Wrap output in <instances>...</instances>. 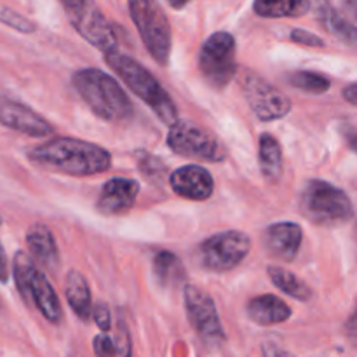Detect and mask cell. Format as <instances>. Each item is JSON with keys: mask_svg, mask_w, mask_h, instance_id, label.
Here are the masks:
<instances>
[{"mask_svg": "<svg viewBox=\"0 0 357 357\" xmlns=\"http://www.w3.org/2000/svg\"><path fill=\"white\" fill-rule=\"evenodd\" d=\"M268 278L271 281L281 289L282 293H286L291 298L298 300V302H309L312 298V289L309 288L305 281H302L300 278H296L293 272L286 271V268L278 267V265H271L267 268Z\"/></svg>", "mask_w": 357, "mask_h": 357, "instance_id": "obj_23", "label": "cell"}, {"mask_svg": "<svg viewBox=\"0 0 357 357\" xmlns=\"http://www.w3.org/2000/svg\"><path fill=\"white\" fill-rule=\"evenodd\" d=\"M0 124L33 138H44L54 132V128L42 115L24 103L0 94Z\"/></svg>", "mask_w": 357, "mask_h": 357, "instance_id": "obj_11", "label": "cell"}, {"mask_svg": "<svg viewBox=\"0 0 357 357\" xmlns=\"http://www.w3.org/2000/svg\"><path fill=\"white\" fill-rule=\"evenodd\" d=\"M246 314L258 326H274L286 323L291 317V307L275 295H260L250 300Z\"/></svg>", "mask_w": 357, "mask_h": 357, "instance_id": "obj_18", "label": "cell"}, {"mask_svg": "<svg viewBox=\"0 0 357 357\" xmlns=\"http://www.w3.org/2000/svg\"><path fill=\"white\" fill-rule=\"evenodd\" d=\"M167 3H169L171 7H173V9H183L185 6H187L188 2H190V0H166Z\"/></svg>", "mask_w": 357, "mask_h": 357, "instance_id": "obj_35", "label": "cell"}, {"mask_svg": "<svg viewBox=\"0 0 357 357\" xmlns=\"http://www.w3.org/2000/svg\"><path fill=\"white\" fill-rule=\"evenodd\" d=\"M26 244L33 260H37L47 272H58L59 250L54 234L44 223H33L26 232Z\"/></svg>", "mask_w": 357, "mask_h": 357, "instance_id": "obj_16", "label": "cell"}, {"mask_svg": "<svg viewBox=\"0 0 357 357\" xmlns=\"http://www.w3.org/2000/svg\"><path fill=\"white\" fill-rule=\"evenodd\" d=\"M303 243V230L295 222H279L268 227L264 234V244L272 258L291 264Z\"/></svg>", "mask_w": 357, "mask_h": 357, "instance_id": "obj_14", "label": "cell"}, {"mask_svg": "<svg viewBox=\"0 0 357 357\" xmlns=\"http://www.w3.org/2000/svg\"><path fill=\"white\" fill-rule=\"evenodd\" d=\"M93 349H94V354L100 356V357L119 356L117 342H115L114 337H110V335H108V331H103L101 335L94 337Z\"/></svg>", "mask_w": 357, "mask_h": 357, "instance_id": "obj_29", "label": "cell"}, {"mask_svg": "<svg viewBox=\"0 0 357 357\" xmlns=\"http://www.w3.org/2000/svg\"><path fill=\"white\" fill-rule=\"evenodd\" d=\"M72 24L91 45L103 51L105 54L117 49V37H115L114 26L108 23L107 17L96 7L87 3L86 9L79 14L77 20L72 21Z\"/></svg>", "mask_w": 357, "mask_h": 357, "instance_id": "obj_15", "label": "cell"}, {"mask_svg": "<svg viewBox=\"0 0 357 357\" xmlns=\"http://www.w3.org/2000/svg\"><path fill=\"white\" fill-rule=\"evenodd\" d=\"M289 84L296 89H302L309 94H323L331 87V80L328 77L316 72L300 70L289 75Z\"/></svg>", "mask_w": 357, "mask_h": 357, "instance_id": "obj_25", "label": "cell"}, {"mask_svg": "<svg viewBox=\"0 0 357 357\" xmlns=\"http://www.w3.org/2000/svg\"><path fill=\"white\" fill-rule=\"evenodd\" d=\"M65 296L70 309L73 310L80 321L91 319V309H93V300H91L89 284L86 278L80 272L70 271L65 279Z\"/></svg>", "mask_w": 357, "mask_h": 357, "instance_id": "obj_19", "label": "cell"}, {"mask_svg": "<svg viewBox=\"0 0 357 357\" xmlns=\"http://www.w3.org/2000/svg\"><path fill=\"white\" fill-rule=\"evenodd\" d=\"M310 0H255L253 9L258 16L279 20V17H302L310 10Z\"/></svg>", "mask_w": 357, "mask_h": 357, "instance_id": "obj_21", "label": "cell"}, {"mask_svg": "<svg viewBox=\"0 0 357 357\" xmlns=\"http://www.w3.org/2000/svg\"><path fill=\"white\" fill-rule=\"evenodd\" d=\"M342 93H344V98L349 101V103L357 105V93H356V84L354 82L349 84V86L345 87V89L342 91Z\"/></svg>", "mask_w": 357, "mask_h": 357, "instance_id": "obj_34", "label": "cell"}, {"mask_svg": "<svg viewBox=\"0 0 357 357\" xmlns=\"http://www.w3.org/2000/svg\"><path fill=\"white\" fill-rule=\"evenodd\" d=\"M128 6L146 51L159 65H167L173 47V33L159 0H128Z\"/></svg>", "mask_w": 357, "mask_h": 357, "instance_id": "obj_5", "label": "cell"}, {"mask_svg": "<svg viewBox=\"0 0 357 357\" xmlns=\"http://www.w3.org/2000/svg\"><path fill=\"white\" fill-rule=\"evenodd\" d=\"M316 9L319 21L331 35L344 40L345 44H356V26L352 23H349L328 0H319Z\"/></svg>", "mask_w": 357, "mask_h": 357, "instance_id": "obj_22", "label": "cell"}, {"mask_svg": "<svg viewBox=\"0 0 357 357\" xmlns=\"http://www.w3.org/2000/svg\"><path fill=\"white\" fill-rule=\"evenodd\" d=\"M300 211L309 222L323 227L342 225L354 216L351 197L323 180L307 181L300 194Z\"/></svg>", "mask_w": 357, "mask_h": 357, "instance_id": "obj_4", "label": "cell"}, {"mask_svg": "<svg viewBox=\"0 0 357 357\" xmlns=\"http://www.w3.org/2000/svg\"><path fill=\"white\" fill-rule=\"evenodd\" d=\"M241 86H243L248 105L260 121H278V119L288 115L291 110L289 98L284 96L279 89H275L274 86L265 82L261 77L255 75L253 72L244 73V77L241 79Z\"/></svg>", "mask_w": 357, "mask_h": 357, "instance_id": "obj_10", "label": "cell"}, {"mask_svg": "<svg viewBox=\"0 0 357 357\" xmlns=\"http://www.w3.org/2000/svg\"><path fill=\"white\" fill-rule=\"evenodd\" d=\"M108 66L117 73L122 79V82L136 94L142 101H145L150 108H152L153 114L159 117V121H162L164 124L171 126L178 119V108L174 105L173 98L167 94V91L164 89L159 84V80L142 65L136 59H132L131 56L121 54V52L115 49V51L107 52L105 54Z\"/></svg>", "mask_w": 357, "mask_h": 357, "instance_id": "obj_3", "label": "cell"}, {"mask_svg": "<svg viewBox=\"0 0 357 357\" xmlns=\"http://www.w3.org/2000/svg\"><path fill=\"white\" fill-rule=\"evenodd\" d=\"M9 281V260H7L6 250H3L2 243H0V282L6 284Z\"/></svg>", "mask_w": 357, "mask_h": 357, "instance_id": "obj_33", "label": "cell"}, {"mask_svg": "<svg viewBox=\"0 0 357 357\" xmlns=\"http://www.w3.org/2000/svg\"><path fill=\"white\" fill-rule=\"evenodd\" d=\"M136 159H138L139 171H142V174L146 180L153 181L155 185H164L167 178V167L166 164H162L159 157L152 155L149 152H138L136 153Z\"/></svg>", "mask_w": 357, "mask_h": 357, "instance_id": "obj_27", "label": "cell"}, {"mask_svg": "<svg viewBox=\"0 0 357 357\" xmlns=\"http://www.w3.org/2000/svg\"><path fill=\"white\" fill-rule=\"evenodd\" d=\"M0 23L7 24V26H10L13 30L21 31V33H33V31L37 30V26H35L28 17L21 16V14L14 13L13 9L3 6H0Z\"/></svg>", "mask_w": 357, "mask_h": 357, "instance_id": "obj_28", "label": "cell"}, {"mask_svg": "<svg viewBox=\"0 0 357 357\" xmlns=\"http://www.w3.org/2000/svg\"><path fill=\"white\" fill-rule=\"evenodd\" d=\"M258 166L268 181H278L282 174L281 143L271 132H261L258 139Z\"/></svg>", "mask_w": 357, "mask_h": 357, "instance_id": "obj_20", "label": "cell"}, {"mask_svg": "<svg viewBox=\"0 0 357 357\" xmlns=\"http://www.w3.org/2000/svg\"><path fill=\"white\" fill-rule=\"evenodd\" d=\"M236 38L229 31H216L202 44L199 70L209 86L222 89L237 73Z\"/></svg>", "mask_w": 357, "mask_h": 357, "instance_id": "obj_8", "label": "cell"}, {"mask_svg": "<svg viewBox=\"0 0 357 357\" xmlns=\"http://www.w3.org/2000/svg\"><path fill=\"white\" fill-rule=\"evenodd\" d=\"M28 157L33 164L68 176H94L112 166V153L107 149L75 138H52L31 146Z\"/></svg>", "mask_w": 357, "mask_h": 357, "instance_id": "obj_1", "label": "cell"}, {"mask_svg": "<svg viewBox=\"0 0 357 357\" xmlns=\"http://www.w3.org/2000/svg\"><path fill=\"white\" fill-rule=\"evenodd\" d=\"M139 194V183L131 178H112L101 187L96 209L103 216H121L135 206Z\"/></svg>", "mask_w": 357, "mask_h": 357, "instance_id": "obj_13", "label": "cell"}, {"mask_svg": "<svg viewBox=\"0 0 357 357\" xmlns=\"http://www.w3.org/2000/svg\"><path fill=\"white\" fill-rule=\"evenodd\" d=\"M0 225H2V218H0Z\"/></svg>", "mask_w": 357, "mask_h": 357, "instance_id": "obj_36", "label": "cell"}, {"mask_svg": "<svg viewBox=\"0 0 357 357\" xmlns=\"http://www.w3.org/2000/svg\"><path fill=\"white\" fill-rule=\"evenodd\" d=\"M28 296H30V303H33L38 309V312L52 324H58L63 317L61 303H59L58 295H56L54 288L42 274L37 267L31 272L30 284H28Z\"/></svg>", "mask_w": 357, "mask_h": 357, "instance_id": "obj_17", "label": "cell"}, {"mask_svg": "<svg viewBox=\"0 0 357 357\" xmlns=\"http://www.w3.org/2000/svg\"><path fill=\"white\" fill-rule=\"evenodd\" d=\"M167 146L174 153L201 162H223L227 152L211 131L194 121H174L167 132Z\"/></svg>", "mask_w": 357, "mask_h": 357, "instance_id": "obj_6", "label": "cell"}, {"mask_svg": "<svg viewBox=\"0 0 357 357\" xmlns=\"http://www.w3.org/2000/svg\"><path fill=\"white\" fill-rule=\"evenodd\" d=\"M35 271V264L26 253L23 251H17L14 255L13 260V274H14V281H16V288L20 291V296L24 300L26 303H30V296H28V284H30V278L31 272Z\"/></svg>", "mask_w": 357, "mask_h": 357, "instance_id": "obj_26", "label": "cell"}, {"mask_svg": "<svg viewBox=\"0 0 357 357\" xmlns=\"http://www.w3.org/2000/svg\"><path fill=\"white\" fill-rule=\"evenodd\" d=\"M91 317L94 319L96 326L103 331H110L112 328V317H110V310L105 303L98 302L94 303L93 309H91Z\"/></svg>", "mask_w": 357, "mask_h": 357, "instance_id": "obj_31", "label": "cell"}, {"mask_svg": "<svg viewBox=\"0 0 357 357\" xmlns=\"http://www.w3.org/2000/svg\"><path fill=\"white\" fill-rule=\"evenodd\" d=\"M59 2H61L63 9H65L66 16H68L70 21L77 20L79 14L82 13L87 6V0H59Z\"/></svg>", "mask_w": 357, "mask_h": 357, "instance_id": "obj_32", "label": "cell"}, {"mask_svg": "<svg viewBox=\"0 0 357 357\" xmlns=\"http://www.w3.org/2000/svg\"><path fill=\"white\" fill-rule=\"evenodd\" d=\"M251 251V239L241 230H225L202 241L197 248V261L202 268L223 274L243 264Z\"/></svg>", "mask_w": 357, "mask_h": 357, "instance_id": "obj_7", "label": "cell"}, {"mask_svg": "<svg viewBox=\"0 0 357 357\" xmlns=\"http://www.w3.org/2000/svg\"><path fill=\"white\" fill-rule=\"evenodd\" d=\"M153 278L159 282L162 288L167 286L178 284L181 279L185 278V268L181 265L180 258L176 255L169 253V251H159L153 258Z\"/></svg>", "mask_w": 357, "mask_h": 357, "instance_id": "obj_24", "label": "cell"}, {"mask_svg": "<svg viewBox=\"0 0 357 357\" xmlns=\"http://www.w3.org/2000/svg\"><path fill=\"white\" fill-rule=\"evenodd\" d=\"M73 89L89 105L91 110L108 122L131 119L132 103L121 84L98 68H82L73 73Z\"/></svg>", "mask_w": 357, "mask_h": 357, "instance_id": "obj_2", "label": "cell"}, {"mask_svg": "<svg viewBox=\"0 0 357 357\" xmlns=\"http://www.w3.org/2000/svg\"><path fill=\"white\" fill-rule=\"evenodd\" d=\"M183 296L188 321H190L192 328L199 335V338L208 347L222 345L227 337L211 295L206 293L204 289L197 288V286H187Z\"/></svg>", "mask_w": 357, "mask_h": 357, "instance_id": "obj_9", "label": "cell"}, {"mask_svg": "<svg viewBox=\"0 0 357 357\" xmlns=\"http://www.w3.org/2000/svg\"><path fill=\"white\" fill-rule=\"evenodd\" d=\"M289 40L295 42V44L305 45V47H324L323 38L317 37L312 31L302 30V28H293L289 31Z\"/></svg>", "mask_w": 357, "mask_h": 357, "instance_id": "obj_30", "label": "cell"}, {"mask_svg": "<svg viewBox=\"0 0 357 357\" xmlns=\"http://www.w3.org/2000/svg\"><path fill=\"white\" fill-rule=\"evenodd\" d=\"M167 180L174 194L188 201H206L215 192V180L211 173L197 164H188L173 171Z\"/></svg>", "mask_w": 357, "mask_h": 357, "instance_id": "obj_12", "label": "cell"}]
</instances>
